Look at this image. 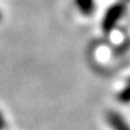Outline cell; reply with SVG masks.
Instances as JSON below:
<instances>
[{
  "label": "cell",
  "instance_id": "cell-1",
  "mask_svg": "<svg viewBox=\"0 0 130 130\" xmlns=\"http://www.w3.org/2000/svg\"><path fill=\"white\" fill-rule=\"evenodd\" d=\"M125 12V5L123 3H118V4L112 5L110 9L107 10L105 13V17L102 19V29L104 31H111L112 29L116 27L118 21L123 17V14Z\"/></svg>",
  "mask_w": 130,
  "mask_h": 130
},
{
  "label": "cell",
  "instance_id": "cell-2",
  "mask_svg": "<svg viewBox=\"0 0 130 130\" xmlns=\"http://www.w3.org/2000/svg\"><path fill=\"white\" fill-rule=\"evenodd\" d=\"M106 119L113 130H130V125L125 122V119L117 112L113 111L107 112Z\"/></svg>",
  "mask_w": 130,
  "mask_h": 130
},
{
  "label": "cell",
  "instance_id": "cell-3",
  "mask_svg": "<svg viewBox=\"0 0 130 130\" xmlns=\"http://www.w3.org/2000/svg\"><path fill=\"white\" fill-rule=\"evenodd\" d=\"M75 4L79 10V12L84 16H90L95 11V1L94 0H75Z\"/></svg>",
  "mask_w": 130,
  "mask_h": 130
},
{
  "label": "cell",
  "instance_id": "cell-4",
  "mask_svg": "<svg viewBox=\"0 0 130 130\" xmlns=\"http://www.w3.org/2000/svg\"><path fill=\"white\" fill-rule=\"evenodd\" d=\"M117 98H118V100L122 104H129L130 102V83L125 89H123L121 93L117 95Z\"/></svg>",
  "mask_w": 130,
  "mask_h": 130
},
{
  "label": "cell",
  "instance_id": "cell-5",
  "mask_svg": "<svg viewBox=\"0 0 130 130\" xmlns=\"http://www.w3.org/2000/svg\"><path fill=\"white\" fill-rule=\"evenodd\" d=\"M4 126H5V121L3 118V116H1V113H0V130H3Z\"/></svg>",
  "mask_w": 130,
  "mask_h": 130
},
{
  "label": "cell",
  "instance_id": "cell-6",
  "mask_svg": "<svg viewBox=\"0 0 130 130\" xmlns=\"http://www.w3.org/2000/svg\"><path fill=\"white\" fill-rule=\"evenodd\" d=\"M0 19H1V11H0Z\"/></svg>",
  "mask_w": 130,
  "mask_h": 130
},
{
  "label": "cell",
  "instance_id": "cell-7",
  "mask_svg": "<svg viewBox=\"0 0 130 130\" xmlns=\"http://www.w3.org/2000/svg\"><path fill=\"white\" fill-rule=\"evenodd\" d=\"M128 1H130V0H128Z\"/></svg>",
  "mask_w": 130,
  "mask_h": 130
}]
</instances>
